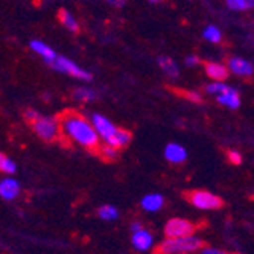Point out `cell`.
<instances>
[{
	"label": "cell",
	"mask_w": 254,
	"mask_h": 254,
	"mask_svg": "<svg viewBox=\"0 0 254 254\" xmlns=\"http://www.w3.org/2000/svg\"><path fill=\"white\" fill-rule=\"evenodd\" d=\"M58 124H60V131H63V134L70 138L72 142L81 145L85 149L98 151L99 137L93 125L82 116H79L78 113L70 110L65 111L60 116Z\"/></svg>",
	"instance_id": "cell-1"
},
{
	"label": "cell",
	"mask_w": 254,
	"mask_h": 254,
	"mask_svg": "<svg viewBox=\"0 0 254 254\" xmlns=\"http://www.w3.org/2000/svg\"><path fill=\"white\" fill-rule=\"evenodd\" d=\"M202 248V241L193 235L184 238H168L157 248V254H190Z\"/></svg>",
	"instance_id": "cell-2"
},
{
	"label": "cell",
	"mask_w": 254,
	"mask_h": 254,
	"mask_svg": "<svg viewBox=\"0 0 254 254\" xmlns=\"http://www.w3.org/2000/svg\"><path fill=\"white\" fill-rule=\"evenodd\" d=\"M29 124L32 125V129L35 131V134L44 142H54L60 135L58 119L46 118V116H41V114H37Z\"/></svg>",
	"instance_id": "cell-3"
},
{
	"label": "cell",
	"mask_w": 254,
	"mask_h": 254,
	"mask_svg": "<svg viewBox=\"0 0 254 254\" xmlns=\"http://www.w3.org/2000/svg\"><path fill=\"white\" fill-rule=\"evenodd\" d=\"M189 201L193 207L201 210H218L222 207V199L207 190H195L189 193Z\"/></svg>",
	"instance_id": "cell-4"
},
{
	"label": "cell",
	"mask_w": 254,
	"mask_h": 254,
	"mask_svg": "<svg viewBox=\"0 0 254 254\" xmlns=\"http://www.w3.org/2000/svg\"><path fill=\"white\" fill-rule=\"evenodd\" d=\"M55 70L58 72H63V73H67V75H70L73 78H78V79H82V81H91V75L84 70V68H81L79 65H76L73 61H70L68 58H64V57H58L49 63Z\"/></svg>",
	"instance_id": "cell-5"
},
{
	"label": "cell",
	"mask_w": 254,
	"mask_h": 254,
	"mask_svg": "<svg viewBox=\"0 0 254 254\" xmlns=\"http://www.w3.org/2000/svg\"><path fill=\"white\" fill-rule=\"evenodd\" d=\"M195 232V225L183 218H174L165 225V233L168 238H184L190 236Z\"/></svg>",
	"instance_id": "cell-6"
},
{
	"label": "cell",
	"mask_w": 254,
	"mask_h": 254,
	"mask_svg": "<svg viewBox=\"0 0 254 254\" xmlns=\"http://www.w3.org/2000/svg\"><path fill=\"white\" fill-rule=\"evenodd\" d=\"M90 122H91V125H93V128H95L98 137H101L102 140H104V143L108 145V143L111 142L113 135L116 134L118 127H116V125H113V122H110L107 118L101 116V114H93V116H91V121H90Z\"/></svg>",
	"instance_id": "cell-7"
},
{
	"label": "cell",
	"mask_w": 254,
	"mask_h": 254,
	"mask_svg": "<svg viewBox=\"0 0 254 254\" xmlns=\"http://www.w3.org/2000/svg\"><path fill=\"white\" fill-rule=\"evenodd\" d=\"M131 242H132V247L137 250V251H149L154 245V236L149 230L146 228H140L137 230V232L132 233V238H131Z\"/></svg>",
	"instance_id": "cell-8"
},
{
	"label": "cell",
	"mask_w": 254,
	"mask_h": 254,
	"mask_svg": "<svg viewBox=\"0 0 254 254\" xmlns=\"http://www.w3.org/2000/svg\"><path fill=\"white\" fill-rule=\"evenodd\" d=\"M21 192L20 183L14 178H3L0 180V198L5 201H14L18 198Z\"/></svg>",
	"instance_id": "cell-9"
},
{
	"label": "cell",
	"mask_w": 254,
	"mask_h": 254,
	"mask_svg": "<svg viewBox=\"0 0 254 254\" xmlns=\"http://www.w3.org/2000/svg\"><path fill=\"white\" fill-rule=\"evenodd\" d=\"M165 157H166V160L169 161V163L180 165V163H183V161H186L188 151L178 143H169L165 148Z\"/></svg>",
	"instance_id": "cell-10"
},
{
	"label": "cell",
	"mask_w": 254,
	"mask_h": 254,
	"mask_svg": "<svg viewBox=\"0 0 254 254\" xmlns=\"http://www.w3.org/2000/svg\"><path fill=\"white\" fill-rule=\"evenodd\" d=\"M228 67L235 75H239V76H251L253 70H254V67L250 61H247L244 58H238V57L230 58Z\"/></svg>",
	"instance_id": "cell-11"
},
{
	"label": "cell",
	"mask_w": 254,
	"mask_h": 254,
	"mask_svg": "<svg viewBox=\"0 0 254 254\" xmlns=\"http://www.w3.org/2000/svg\"><path fill=\"white\" fill-rule=\"evenodd\" d=\"M218 102L221 105H225L228 108H232V110H236L241 105V98H239V93L235 88L227 85V88L222 91V93L218 95Z\"/></svg>",
	"instance_id": "cell-12"
},
{
	"label": "cell",
	"mask_w": 254,
	"mask_h": 254,
	"mask_svg": "<svg viewBox=\"0 0 254 254\" xmlns=\"http://www.w3.org/2000/svg\"><path fill=\"white\" fill-rule=\"evenodd\" d=\"M165 204V198L160 193H148L142 198L140 205L146 212H158Z\"/></svg>",
	"instance_id": "cell-13"
},
{
	"label": "cell",
	"mask_w": 254,
	"mask_h": 254,
	"mask_svg": "<svg viewBox=\"0 0 254 254\" xmlns=\"http://www.w3.org/2000/svg\"><path fill=\"white\" fill-rule=\"evenodd\" d=\"M205 73L216 82H222L228 78V68L218 63H205Z\"/></svg>",
	"instance_id": "cell-14"
},
{
	"label": "cell",
	"mask_w": 254,
	"mask_h": 254,
	"mask_svg": "<svg viewBox=\"0 0 254 254\" xmlns=\"http://www.w3.org/2000/svg\"><path fill=\"white\" fill-rule=\"evenodd\" d=\"M29 46H31V49H32L35 54H38L40 57H43V58H44V61L48 63V64L57 58V54L54 52V49H51L49 46H48V44H44L43 41L32 40V41L29 43Z\"/></svg>",
	"instance_id": "cell-15"
},
{
	"label": "cell",
	"mask_w": 254,
	"mask_h": 254,
	"mask_svg": "<svg viewBox=\"0 0 254 254\" xmlns=\"http://www.w3.org/2000/svg\"><path fill=\"white\" fill-rule=\"evenodd\" d=\"M129 142H131V132L127 131V129L118 128L116 134L113 135L111 142L108 145L113 146V148H116V149H121V148H125Z\"/></svg>",
	"instance_id": "cell-16"
},
{
	"label": "cell",
	"mask_w": 254,
	"mask_h": 254,
	"mask_svg": "<svg viewBox=\"0 0 254 254\" xmlns=\"http://www.w3.org/2000/svg\"><path fill=\"white\" fill-rule=\"evenodd\" d=\"M158 65L161 67V70H163L166 75L172 76V78H177L180 70H178V65L174 60H171L169 57H160L158 58Z\"/></svg>",
	"instance_id": "cell-17"
},
{
	"label": "cell",
	"mask_w": 254,
	"mask_h": 254,
	"mask_svg": "<svg viewBox=\"0 0 254 254\" xmlns=\"http://www.w3.org/2000/svg\"><path fill=\"white\" fill-rule=\"evenodd\" d=\"M58 18L60 21L63 23V25L68 29V31H72V32H79V25H78V21L72 17V14L65 11V9H60L58 11Z\"/></svg>",
	"instance_id": "cell-18"
},
{
	"label": "cell",
	"mask_w": 254,
	"mask_h": 254,
	"mask_svg": "<svg viewBox=\"0 0 254 254\" xmlns=\"http://www.w3.org/2000/svg\"><path fill=\"white\" fill-rule=\"evenodd\" d=\"M98 215L104 221H114V219L119 218V210H118V207L107 204V205H102L98 210Z\"/></svg>",
	"instance_id": "cell-19"
},
{
	"label": "cell",
	"mask_w": 254,
	"mask_h": 254,
	"mask_svg": "<svg viewBox=\"0 0 254 254\" xmlns=\"http://www.w3.org/2000/svg\"><path fill=\"white\" fill-rule=\"evenodd\" d=\"M15 171H17V166L14 161L8 155L0 152V172L11 175V174H15Z\"/></svg>",
	"instance_id": "cell-20"
},
{
	"label": "cell",
	"mask_w": 254,
	"mask_h": 254,
	"mask_svg": "<svg viewBox=\"0 0 254 254\" xmlns=\"http://www.w3.org/2000/svg\"><path fill=\"white\" fill-rule=\"evenodd\" d=\"M73 98L76 101H82V102H88V101H93L96 98V93L93 90L90 88H85V87H81V88H76L73 91Z\"/></svg>",
	"instance_id": "cell-21"
},
{
	"label": "cell",
	"mask_w": 254,
	"mask_h": 254,
	"mask_svg": "<svg viewBox=\"0 0 254 254\" xmlns=\"http://www.w3.org/2000/svg\"><path fill=\"white\" fill-rule=\"evenodd\" d=\"M254 0H227V6L233 11H247L251 9Z\"/></svg>",
	"instance_id": "cell-22"
},
{
	"label": "cell",
	"mask_w": 254,
	"mask_h": 254,
	"mask_svg": "<svg viewBox=\"0 0 254 254\" xmlns=\"http://www.w3.org/2000/svg\"><path fill=\"white\" fill-rule=\"evenodd\" d=\"M204 38L210 43H219L222 40V35H221V31L215 26H207L205 31H204Z\"/></svg>",
	"instance_id": "cell-23"
},
{
	"label": "cell",
	"mask_w": 254,
	"mask_h": 254,
	"mask_svg": "<svg viewBox=\"0 0 254 254\" xmlns=\"http://www.w3.org/2000/svg\"><path fill=\"white\" fill-rule=\"evenodd\" d=\"M98 152L102 155V158H107V160H116L118 158V154H119V149L116 148H113L110 145H102L98 148Z\"/></svg>",
	"instance_id": "cell-24"
},
{
	"label": "cell",
	"mask_w": 254,
	"mask_h": 254,
	"mask_svg": "<svg viewBox=\"0 0 254 254\" xmlns=\"http://www.w3.org/2000/svg\"><path fill=\"white\" fill-rule=\"evenodd\" d=\"M227 88V85L225 84H222V82H213V84H209V85H205V91L207 93H210V95H221L222 91Z\"/></svg>",
	"instance_id": "cell-25"
},
{
	"label": "cell",
	"mask_w": 254,
	"mask_h": 254,
	"mask_svg": "<svg viewBox=\"0 0 254 254\" xmlns=\"http://www.w3.org/2000/svg\"><path fill=\"white\" fill-rule=\"evenodd\" d=\"M228 160L232 161L233 165H241L242 163V155L238 151H230L228 152Z\"/></svg>",
	"instance_id": "cell-26"
},
{
	"label": "cell",
	"mask_w": 254,
	"mask_h": 254,
	"mask_svg": "<svg viewBox=\"0 0 254 254\" xmlns=\"http://www.w3.org/2000/svg\"><path fill=\"white\" fill-rule=\"evenodd\" d=\"M183 96H184V98H188V99L192 101V102H201V101H202L201 96H199L198 93H195V91H183Z\"/></svg>",
	"instance_id": "cell-27"
},
{
	"label": "cell",
	"mask_w": 254,
	"mask_h": 254,
	"mask_svg": "<svg viewBox=\"0 0 254 254\" xmlns=\"http://www.w3.org/2000/svg\"><path fill=\"white\" fill-rule=\"evenodd\" d=\"M201 254H227V253L222 250H218V248L207 247V248H201Z\"/></svg>",
	"instance_id": "cell-28"
},
{
	"label": "cell",
	"mask_w": 254,
	"mask_h": 254,
	"mask_svg": "<svg viewBox=\"0 0 254 254\" xmlns=\"http://www.w3.org/2000/svg\"><path fill=\"white\" fill-rule=\"evenodd\" d=\"M196 64H199V58H198L196 55H189V57L186 58V65L193 67V65H196Z\"/></svg>",
	"instance_id": "cell-29"
},
{
	"label": "cell",
	"mask_w": 254,
	"mask_h": 254,
	"mask_svg": "<svg viewBox=\"0 0 254 254\" xmlns=\"http://www.w3.org/2000/svg\"><path fill=\"white\" fill-rule=\"evenodd\" d=\"M107 2L113 6H116V8H122L127 3V0H107Z\"/></svg>",
	"instance_id": "cell-30"
},
{
	"label": "cell",
	"mask_w": 254,
	"mask_h": 254,
	"mask_svg": "<svg viewBox=\"0 0 254 254\" xmlns=\"http://www.w3.org/2000/svg\"><path fill=\"white\" fill-rule=\"evenodd\" d=\"M129 228H131V232L134 233V232H137V230H140V228H143V225H142L140 222H132Z\"/></svg>",
	"instance_id": "cell-31"
},
{
	"label": "cell",
	"mask_w": 254,
	"mask_h": 254,
	"mask_svg": "<svg viewBox=\"0 0 254 254\" xmlns=\"http://www.w3.org/2000/svg\"><path fill=\"white\" fill-rule=\"evenodd\" d=\"M149 2H152V3H158V2H161V0H149Z\"/></svg>",
	"instance_id": "cell-32"
},
{
	"label": "cell",
	"mask_w": 254,
	"mask_h": 254,
	"mask_svg": "<svg viewBox=\"0 0 254 254\" xmlns=\"http://www.w3.org/2000/svg\"><path fill=\"white\" fill-rule=\"evenodd\" d=\"M183 254H186V253H183Z\"/></svg>",
	"instance_id": "cell-33"
}]
</instances>
